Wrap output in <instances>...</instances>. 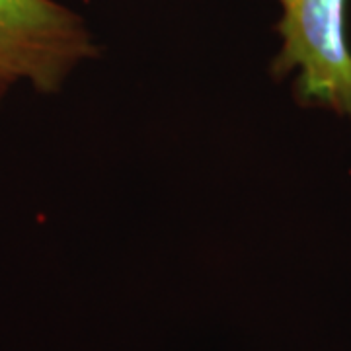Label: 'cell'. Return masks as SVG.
Returning <instances> with one entry per match:
<instances>
[{
	"label": "cell",
	"instance_id": "cell-2",
	"mask_svg": "<svg viewBox=\"0 0 351 351\" xmlns=\"http://www.w3.org/2000/svg\"><path fill=\"white\" fill-rule=\"evenodd\" d=\"M281 47L274 73L297 71V98L351 117V49L346 34L348 0H277Z\"/></svg>",
	"mask_w": 351,
	"mask_h": 351
},
{
	"label": "cell",
	"instance_id": "cell-1",
	"mask_svg": "<svg viewBox=\"0 0 351 351\" xmlns=\"http://www.w3.org/2000/svg\"><path fill=\"white\" fill-rule=\"evenodd\" d=\"M98 55L80 14L57 0H0V104L20 82L38 92L61 90Z\"/></svg>",
	"mask_w": 351,
	"mask_h": 351
}]
</instances>
